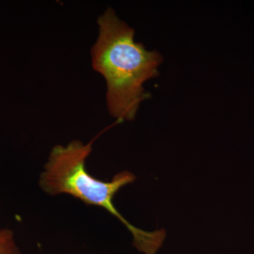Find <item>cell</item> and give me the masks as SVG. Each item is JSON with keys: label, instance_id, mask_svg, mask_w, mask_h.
I'll use <instances>...</instances> for the list:
<instances>
[{"label": "cell", "instance_id": "2", "mask_svg": "<svg viewBox=\"0 0 254 254\" xmlns=\"http://www.w3.org/2000/svg\"><path fill=\"white\" fill-rule=\"evenodd\" d=\"M93 141L83 143L74 140L66 145L53 147L40 176V187L50 195L67 194L86 204L105 209L131 232L137 250L144 254H156L166 237L165 230L149 232L133 226L114 205L115 195L123 187L134 182L135 175L123 171L115 175L111 181L104 182L87 171L86 159L91 154Z\"/></svg>", "mask_w": 254, "mask_h": 254}, {"label": "cell", "instance_id": "3", "mask_svg": "<svg viewBox=\"0 0 254 254\" xmlns=\"http://www.w3.org/2000/svg\"><path fill=\"white\" fill-rule=\"evenodd\" d=\"M0 254H21L9 229L0 230Z\"/></svg>", "mask_w": 254, "mask_h": 254}, {"label": "cell", "instance_id": "1", "mask_svg": "<svg viewBox=\"0 0 254 254\" xmlns=\"http://www.w3.org/2000/svg\"><path fill=\"white\" fill-rule=\"evenodd\" d=\"M99 35L91 49L95 71L104 76L108 111L120 121H133L143 100L145 81L159 76L163 57L134 40V30L112 8L98 18Z\"/></svg>", "mask_w": 254, "mask_h": 254}]
</instances>
